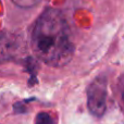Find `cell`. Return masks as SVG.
Returning a JSON list of instances; mask_svg holds the SVG:
<instances>
[{
	"mask_svg": "<svg viewBox=\"0 0 124 124\" xmlns=\"http://www.w3.org/2000/svg\"><path fill=\"white\" fill-rule=\"evenodd\" d=\"M32 49L45 64L61 68L74 54V45L64 14L58 9L48 8L39 15L32 32Z\"/></svg>",
	"mask_w": 124,
	"mask_h": 124,
	"instance_id": "obj_1",
	"label": "cell"
},
{
	"mask_svg": "<svg viewBox=\"0 0 124 124\" xmlns=\"http://www.w3.org/2000/svg\"><path fill=\"white\" fill-rule=\"evenodd\" d=\"M107 82L105 77H98L89 85L87 89L88 109L94 116H101L107 108Z\"/></svg>",
	"mask_w": 124,
	"mask_h": 124,
	"instance_id": "obj_2",
	"label": "cell"
},
{
	"mask_svg": "<svg viewBox=\"0 0 124 124\" xmlns=\"http://www.w3.org/2000/svg\"><path fill=\"white\" fill-rule=\"evenodd\" d=\"M25 39L19 34L3 33L0 35V64L15 59L25 51Z\"/></svg>",
	"mask_w": 124,
	"mask_h": 124,
	"instance_id": "obj_3",
	"label": "cell"
},
{
	"mask_svg": "<svg viewBox=\"0 0 124 124\" xmlns=\"http://www.w3.org/2000/svg\"><path fill=\"white\" fill-rule=\"evenodd\" d=\"M35 124H54V121H52L50 114L46 113V112H40L37 114L36 119H35Z\"/></svg>",
	"mask_w": 124,
	"mask_h": 124,
	"instance_id": "obj_4",
	"label": "cell"
},
{
	"mask_svg": "<svg viewBox=\"0 0 124 124\" xmlns=\"http://www.w3.org/2000/svg\"><path fill=\"white\" fill-rule=\"evenodd\" d=\"M13 3L21 8H31L39 2V0H12Z\"/></svg>",
	"mask_w": 124,
	"mask_h": 124,
	"instance_id": "obj_5",
	"label": "cell"
},
{
	"mask_svg": "<svg viewBox=\"0 0 124 124\" xmlns=\"http://www.w3.org/2000/svg\"><path fill=\"white\" fill-rule=\"evenodd\" d=\"M122 99H123V102H124V90H123V93H122Z\"/></svg>",
	"mask_w": 124,
	"mask_h": 124,
	"instance_id": "obj_6",
	"label": "cell"
}]
</instances>
